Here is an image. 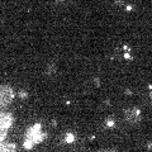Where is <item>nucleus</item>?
Segmentation results:
<instances>
[{"instance_id": "nucleus-1", "label": "nucleus", "mask_w": 152, "mask_h": 152, "mask_svg": "<svg viewBox=\"0 0 152 152\" xmlns=\"http://www.w3.org/2000/svg\"><path fill=\"white\" fill-rule=\"evenodd\" d=\"M47 137V133L42 131V126L39 123H36L34 126H32L29 129L26 133V138H24V143L23 147L26 150H32L36 145L43 142Z\"/></svg>"}, {"instance_id": "nucleus-2", "label": "nucleus", "mask_w": 152, "mask_h": 152, "mask_svg": "<svg viewBox=\"0 0 152 152\" xmlns=\"http://www.w3.org/2000/svg\"><path fill=\"white\" fill-rule=\"evenodd\" d=\"M13 122L14 118L10 113L0 112V143L4 142V140L7 138V134L13 126Z\"/></svg>"}, {"instance_id": "nucleus-3", "label": "nucleus", "mask_w": 152, "mask_h": 152, "mask_svg": "<svg viewBox=\"0 0 152 152\" xmlns=\"http://www.w3.org/2000/svg\"><path fill=\"white\" fill-rule=\"evenodd\" d=\"M14 96H15V93H14L12 86L0 85V110L10 105L12 102L14 100Z\"/></svg>"}, {"instance_id": "nucleus-4", "label": "nucleus", "mask_w": 152, "mask_h": 152, "mask_svg": "<svg viewBox=\"0 0 152 152\" xmlns=\"http://www.w3.org/2000/svg\"><path fill=\"white\" fill-rule=\"evenodd\" d=\"M124 118L129 124H137L138 122H141L142 118V113L138 108L133 107V108H128L124 112Z\"/></svg>"}, {"instance_id": "nucleus-5", "label": "nucleus", "mask_w": 152, "mask_h": 152, "mask_svg": "<svg viewBox=\"0 0 152 152\" xmlns=\"http://www.w3.org/2000/svg\"><path fill=\"white\" fill-rule=\"evenodd\" d=\"M0 152H17V145L10 142H1L0 143Z\"/></svg>"}, {"instance_id": "nucleus-6", "label": "nucleus", "mask_w": 152, "mask_h": 152, "mask_svg": "<svg viewBox=\"0 0 152 152\" xmlns=\"http://www.w3.org/2000/svg\"><path fill=\"white\" fill-rule=\"evenodd\" d=\"M75 138H76L75 134H74V133H71V132H69V133H66V134H65V142H66V143H69V145L74 143Z\"/></svg>"}, {"instance_id": "nucleus-7", "label": "nucleus", "mask_w": 152, "mask_h": 152, "mask_svg": "<svg viewBox=\"0 0 152 152\" xmlns=\"http://www.w3.org/2000/svg\"><path fill=\"white\" fill-rule=\"evenodd\" d=\"M105 126H107L108 128H113L114 126H115V121H114L113 118H108L107 122H105Z\"/></svg>"}, {"instance_id": "nucleus-8", "label": "nucleus", "mask_w": 152, "mask_h": 152, "mask_svg": "<svg viewBox=\"0 0 152 152\" xmlns=\"http://www.w3.org/2000/svg\"><path fill=\"white\" fill-rule=\"evenodd\" d=\"M55 71H56L55 65H50L48 67H47V75H52V74H55Z\"/></svg>"}, {"instance_id": "nucleus-9", "label": "nucleus", "mask_w": 152, "mask_h": 152, "mask_svg": "<svg viewBox=\"0 0 152 152\" xmlns=\"http://www.w3.org/2000/svg\"><path fill=\"white\" fill-rule=\"evenodd\" d=\"M27 96H28L27 91H24V90H22V91H19V98H20V99H26Z\"/></svg>"}, {"instance_id": "nucleus-10", "label": "nucleus", "mask_w": 152, "mask_h": 152, "mask_svg": "<svg viewBox=\"0 0 152 152\" xmlns=\"http://www.w3.org/2000/svg\"><path fill=\"white\" fill-rule=\"evenodd\" d=\"M124 58H126V60H132V58H133L132 55L129 53V50H127V52L124 53Z\"/></svg>"}, {"instance_id": "nucleus-11", "label": "nucleus", "mask_w": 152, "mask_h": 152, "mask_svg": "<svg viewBox=\"0 0 152 152\" xmlns=\"http://www.w3.org/2000/svg\"><path fill=\"white\" fill-rule=\"evenodd\" d=\"M98 152H117L114 150H102V151H98Z\"/></svg>"}, {"instance_id": "nucleus-12", "label": "nucleus", "mask_w": 152, "mask_h": 152, "mask_svg": "<svg viewBox=\"0 0 152 152\" xmlns=\"http://www.w3.org/2000/svg\"><path fill=\"white\" fill-rule=\"evenodd\" d=\"M115 4H117V5H122V4H123V0H115Z\"/></svg>"}, {"instance_id": "nucleus-13", "label": "nucleus", "mask_w": 152, "mask_h": 152, "mask_svg": "<svg viewBox=\"0 0 152 152\" xmlns=\"http://www.w3.org/2000/svg\"><path fill=\"white\" fill-rule=\"evenodd\" d=\"M147 148L150 151H152V142H148V145H147Z\"/></svg>"}, {"instance_id": "nucleus-14", "label": "nucleus", "mask_w": 152, "mask_h": 152, "mask_svg": "<svg viewBox=\"0 0 152 152\" xmlns=\"http://www.w3.org/2000/svg\"><path fill=\"white\" fill-rule=\"evenodd\" d=\"M132 9H133V7H131V5H128V7H127V10H128V12H131Z\"/></svg>"}, {"instance_id": "nucleus-15", "label": "nucleus", "mask_w": 152, "mask_h": 152, "mask_svg": "<svg viewBox=\"0 0 152 152\" xmlns=\"http://www.w3.org/2000/svg\"><path fill=\"white\" fill-rule=\"evenodd\" d=\"M150 98H151V103H152V91H150Z\"/></svg>"}, {"instance_id": "nucleus-16", "label": "nucleus", "mask_w": 152, "mask_h": 152, "mask_svg": "<svg viewBox=\"0 0 152 152\" xmlns=\"http://www.w3.org/2000/svg\"><path fill=\"white\" fill-rule=\"evenodd\" d=\"M58 1H62V0H58Z\"/></svg>"}]
</instances>
